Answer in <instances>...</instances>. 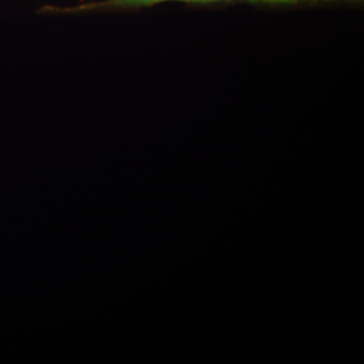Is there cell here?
Wrapping results in <instances>:
<instances>
[{
  "mask_svg": "<svg viewBox=\"0 0 364 364\" xmlns=\"http://www.w3.org/2000/svg\"><path fill=\"white\" fill-rule=\"evenodd\" d=\"M250 1L279 2V4H299V2L308 1V0H250Z\"/></svg>",
  "mask_w": 364,
  "mask_h": 364,
  "instance_id": "2",
  "label": "cell"
},
{
  "mask_svg": "<svg viewBox=\"0 0 364 364\" xmlns=\"http://www.w3.org/2000/svg\"><path fill=\"white\" fill-rule=\"evenodd\" d=\"M196 2V4H208V2L224 1V0H104V1L88 2L71 7L44 6L40 9L42 14H69L78 13H90V11H117V9H141L164 4V2Z\"/></svg>",
  "mask_w": 364,
  "mask_h": 364,
  "instance_id": "1",
  "label": "cell"
}]
</instances>
